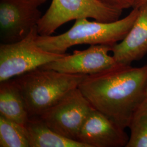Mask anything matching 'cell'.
Returning <instances> with one entry per match:
<instances>
[{
  "label": "cell",
  "mask_w": 147,
  "mask_h": 147,
  "mask_svg": "<svg viewBox=\"0 0 147 147\" xmlns=\"http://www.w3.org/2000/svg\"><path fill=\"white\" fill-rule=\"evenodd\" d=\"M147 0H135L134 4L133 5V8H138L140 6L142 5V4L147 2Z\"/></svg>",
  "instance_id": "2e32d148"
},
{
  "label": "cell",
  "mask_w": 147,
  "mask_h": 147,
  "mask_svg": "<svg viewBox=\"0 0 147 147\" xmlns=\"http://www.w3.org/2000/svg\"><path fill=\"white\" fill-rule=\"evenodd\" d=\"M138 8H133L125 18L116 21H89L87 18L76 20L68 31L56 36L39 35V47L50 53L64 54L69 47L81 44L112 45L123 40L136 19Z\"/></svg>",
  "instance_id": "7a4b0ae2"
},
{
  "label": "cell",
  "mask_w": 147,
  "mask_h": 147,
  "mask_svg": "<svg viewBox=\"0 0 147 147\" xmlns=\"http://www.w3.org/2000/svg\"><path fill=\"white\" fill-rule=\"evenodd\" d=\"M0 147H30L26 127L0 116Z\"/></svg>",
  "instance_id": "4fadbf2b"
},
{
  "label": "cell",
  "mask_w": 147,
  "mask_h": 147,
  "mask_svg": "<svg viewBox=\"0 0 147 147\" xmlns=\"http://www.w3.org/2000/svg\"><path fill=\"white\" fill-rule=\"evenodd\" d=\"M37 26L19 42L0 45V82L40 68L65 56L47 51L39 47Z\"/></svg>",
  "instance_id": "5b68a950"
},
{
  "label": "cell",
  "mask_w": 147,
  "mask_h": 147,
  "mask_svg": "<svg viewBox=\"0 0 147 147\" xmlns=\"http://www.w3.org/2000/svg\"><path fill=\"white\" fill-rule=\"evenodd\" d=\"M123 10L99 0H53L37 25L40 36H51L69 21L82 18L111 22L119 19Z\"/></svg>",
  "instance_id": "277c9868"
},
{
  "label": "cell",
  "mask_w": 147,
  "mask_h": 147,
  "mask_svg": "<svg viewBox=\"0 0 147 147\" xmlns=\"http://www.w3.org/2000/svg\"><path fill=\"white\" fill-rule=\"evenodd\" d=\"M107 5L121 10L132 8L135 0H99Z\"/></svg>",
  "instance_id": "9a60e30c"
},
{
  "label": "cell",
  "mask_w": 147,
  "mask_h": 147,
  "mask_svg": "<svg viewBox=\"0 0 147 147\" xmlns=\"http://www.w3.org/2000/svg\"><path fill=\"white\" fill-rule=\"evenodd\" d=\"M117 63L131 64L147 53V2L138 7V14L124 39L112 47Z\"/></svg>",
  "instance_id": "30bf717a"
},
{
  "label": "cell",
  "mask_w": 147,
  "mask_h": 147,
  "mask_svg": "<svg viewBox=\"0 0 147 147\" xmlns=\"http://www.w3.org/2000/svg\"><path fill=\"white\" fill-rule=\"evenodd\" d=\"M146 94H147V93H146Z\"/></svg>",
  "instance_id": "e0dca14e"
},
{
  "label": "cell",
  "mask_w": 147,
  "mask_h": 147,
  "mask_svg": "<svg viewBox=\"0 0 147 147\" xmlns=\"http://www.w3.org/2000/svg\"><path fill=\"white\" fill-rule=\"evenodd\" d=\"M26 127L30 147H87L53 131L39 116L30 117Z\"/></svg>",
  "instance_id": "7c38bea8"
},
{
  "label": "cell",
  "mask_w": 147,
  "mask_h": 147,
  "mask_svg": "<svg viewBox=\"0 0 147 147\" xmlns=\"http://www.w3.org/2000/svg\"><path fill=\"white\" fill-rule=\"evenodd\" d=\"M128 127L131 134L125 147H147V97L134 112Z\"/></svg>",
  "instance_id": "5bb4252c"
},
{
  "label": "cell",
  "mask_w": 147,
  "mask_h": 147,
  "mask_svg": "<svg viewBox=\"0 0 147 147\" xmlns=\"http://www.w3.org/2000/svg\"><path fill=\"white\" fill-rule=\"evenodd\" d=\"M0 116L25 127L30 118L21 90L14 79L0 84Z\"/></svg>",
  "instance_id": "8fae6325"
},
{
  "label": "cell",
  "mask_w": 147,
  "mask_h": 147,
  "mask_svg": "<svg viewBox=\"0 0 147 147\" xmlns=\"http://www.w3.org/2000/svg\"><path fill=\"white\" fill-rule=\"evenodd\" d=\"M93 109L79 88H76L39 117L53 131L78 141L84 121Z\"/></svg>",
  "instance_id": "8992f818"
},
{
  "label": "cell",
  "mask_w": 147,
  "mask_h": 147,
  "mask_svg": "<svg viewBox=\"0 0 147 147\" xmlns=\"http://www.w3.org/2000/svg\"><path fill=\"white\" fill-rule=\"evenodd\" d=\"M47 0H0L1 44L19 42L30 34L42 15Z\"/></svg>",
  "instance_id": "52a82bcc"
},
{
  "label": "cell",
  "mask_w": 147,
  "mask_h": 147,
  "mask_svg": "<svg viewBox=\"0 0 147 147\" xmlns=\"http://www.w3.org/2000/svg\"><path fill=\"white\" fill-rule=\"evenodd\" d=\"M129 140L125 129L93 109L84 121L78 141L87 147H125Z\"/></svg>",
  "instance_id": "9c48e42d"
},
{
  "label": "cell",
  "mask_w": 147,
  "mask_h": 147,
  "mask_svg": "<svg viewBox=\"0 0 147 147\" xmlns=\"http://www.w3.org/2000/svg\"><path fill=\"white\" fill-rule=\"evenodd\" d=\"M87 75L52 69H34L13 78L21 90L30 117L40 116L61 100Z\"/></svg>",
  "instance_id": "3957f363"
},
{
  "label": "cell",
  "mask_w": 147,
  "mask_h": 147,
  "mask_svg": "<svg viewBox=\"0 0 147 147\" xmlns=\"http://www.w3.org/2000/svg\"><path fill=\"white\" fill-rule=\"evenodd\" d=\"M78 88L94 109L125 129L134 112L147 98V64L133 67L118 63L87 75Z\"/></svg>",
  "instance_id": "6da1fadb"
},
{
  "label": "cell",
  "mask_w": 147,
  "mask_h": 147,
  "mask_svg": "<svg viewBox=\"0 0 147 147\" xmlns=\"http://www.w3.org/2000/svg\"><path fill=\"white\" fill-rule=\"evenodd\" d=\"M112 45H92L84 50H75L72 55L46 64L41 68L52 69L63 73L90 75L116 65L114 57L109 55Z\"/></svg>",
  "instance_id": "ba28073f"
}]
</instances>
